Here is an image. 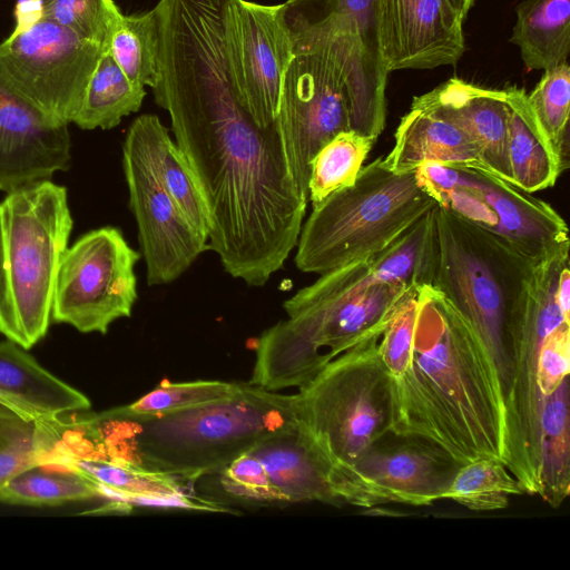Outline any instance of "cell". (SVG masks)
Segmentation results:
<instances>
[{"label": "cell", "instance_id": "6da1fadb", "mask_svg": "<svg viewBox=\"0 0 570 570\" xmlns=\"http://www.w3.org/2000/svg\"><path fill=\"white\" fill-rule=\"evenodd\" d=\"M391 429L426 442L460 466L480 459L504 464L501 386L474 330L435 287L417 286L407 370L391 377Z\"/></svg>", "mask_w": 570, "mask_h": 570}, {"label": "cell", "instance_id": "7a4b0ae2", "mask_svg": "<svg viewBox=\"0 0 570 570\" xmlns=\"http://www.w3.org/2000/svg\"><path fill=\"white\" fill-rule=\"evenodd\" d=\"M105 461L191 482L214 474L265 436L297 422L296 395L240 383L232 395L161 415L125 406L92 413Z\"/></svg>", "mask_w": 570, "mask_h": 570}, {"label": "cell", "instance_id": "3957f363", "mask_svg": "<svg viewBox=\"0 0 570 570\" xmlns=\"http://www.w3.org/2000/svg\"><path fill=\"white\" fill-rule=\"evenodd\" d=\"M413 285L387 281L374 255L321 274L284 302L287 320L258 338L249 383L273 392L299 389L335 356L382 335Z\"/></svg>", "mask_w": 570, "mask_h": 570}, {"label": "cell", "instance_id": "277c9868", "mask_svg": "<svg viewBox=\"0 0 570 570\" xmlns=\"http://www.w3.org/2000/svg\"><path fill=\"white\" fill-rule=\"evenodd\" d=\"M534 261L439 205L430 212L424 284L455 306L483 344L500 382L504 423L512 405L510 331Z\"/></svg>", "mask_w": 570, "mask_h": 570}, {"label": "cell", "instance_id": "5b68a950", "mask_svg": "<svg viewBox=\"0 0 570 570\" xmlns=\"http://www.w3.org/2000/svg\"><path fill=\"white\" fill-rule=\"evenodd\" d=\"M72 226L67 189L50 179L0 202V333L26 350L48 332Z\"/></svg>", "mask_w": 570, "mask_h": 570}, {"label": "cell", "instance_id": "8992f818", "mask_svg": "<svg viewBox=\"0 0 570 570\" xmlns=\"http://www.w3.org/2000/svg\"><path fill=\"white\" fill-rule=\"evenodd\" d=\"M435 205L416 169L395 173L379 157L353 185L313 205L296 245V267L323 274L375 255Z\"/></svg>", "mask_w": 570, "mask_h": 570}, {"label": "cell", "instance_id": "52a82bcc", "mask_svg": "<svg viewBox=\"0 0 570 570\" xmlns=\"http://www.w3.org/2000/svg\"><path fill=\"white\" fill-rule=\"evenodd\" d=\"M381 335L332 358L296 393L297 423L331 479L353 465L391 429V375Z\"/></svg>", "mask_w": 570, "mask_h": 570}, {"label": "cell", "instance_id": "ba28073f", "mask_svg": "<svg viewBox=\"0 0 570 570\" xmlns=\"http://www.w3.org/2000/svg\"><path fill=\"white\" fill-rule=\"evenodd\" d=\"M292 33L323 40L341 66L348 95L350 130L374 140L386 119V79L379 0H287Z\"/></svg>", "mask_w": 570, "mask_h": 570}, {"label": "cell", "instance_id": "9c48e42d", "mask_svg": "<svg viewBox=\"0 0 570 570\" xmlns=\"http://www.w3.org/2000/svg\"><path fill=\"white\" fill-rule=\"evenodd\" d=\"M107 51L41 17L16 24L0 43V78L43 115L68 125Z\"/></svg>", "mask_w": 570, "mask_h": 570}, {"label": "cell", "instance_id": "30bf717a", "mask_svg": "<svg viewBox=\"0 0 570 570\" xmlns=\"http://www.w3.org/2000/svg\"><path fill=\"white\" fill-rule=\"evenodd\" d=\"M292 36L293 57L276 120L292 175L308 198L315 154L334 136L350 130L348 95L343 70L327 43L308 35Z\"/></svg>", "mask_w": 570, "mask_h": 570}, {"label": "cell", "instance_id": "8fae6325", "mask_svg": "<svg viewBox=\"0 0 570 570\" xmlns=\"http://www.w3.org/2000/svg\"><path fill=\"white\" fill-rule=\"evenodd\" d=\"M139 258L140 253L116 227L83 234L61 258L51 321L81 333L106 334L115 321L130 317L138 298L135 265Z\"/></svg>", "mask_w": 570, "mask_h": 570}, {"label": "cell", "instance_id": "7c38bea8", "mask_svg": "<svg viewBox=\"0 0 570 570\" xmlns=\"http://www.w3.org/2000/svg\"><path fill=\"white\" fill-rule=\"evenodd\" d=\"M436 205L498 236L531 259L569 240L563 218L483 166L443 167L435 176Z\"/></svg>", "mask_w": 570, "mask_h": 570}, {"label": "cell", "instance_id": "4fadbf2b", "mask_svg": "<svg viewBox=\"0 0 570 570\" xmlns=\"http://www.w3.org/2000/svg\"><path fill=\"white\" fill-rule=\"evenodd\" d=\"M225 43L239 104L258 126L274 124L284 76L294 50L282 4L228 0Z\"/></svg>", "mask_w": 570, "mask_h": 570}, {"label": "cell", "instance_id": "5bb4252c", "mask_svg": "<svg viewBox=\"0 0 570 570\" xmlns=\"http://www.w3.org/2000/svg\"><path fill=\"white\" fill-rule=\"evenodd\" d=\"M370 448L331 479L342 504L372 508L399 503L431 505L442 500L460 465L440 449L410 438Z\"/></svg>", "mask_w": 570, "mask_h": 570}, {"label": "cell", "instance_id": "9a60e30c", "mask_svg": "<svg viewBox=\"0 0 570 570\" xmlns=\"http://www.w3.org/2000/svg\"><path fill=\"white\" fill-rule=\"evenodd\" d=\"M122 167L147 282L150 286L171 283L208 250L207 239L193 228L163 186L132 125L122 145Z\"/></svg>", "mask_w": 570, "mask_h": 570}, {"label": "cell", "instance_id": "2e32d148", "mask_svg": "<svg viewBox=\"0 0 570 570\" xmlns=\"http://www.w3.org/2000/svg\"><path fill=\"white\" fill-rule=\"evenodd\" d=\"M387 72L455 65L465 51L463 20L448 0H379Z\"/></svg>", "mask_w": 570, "mask_h": 570}, {"label": "cell", "instance_id": "e0dca14e", "mask_svg": "<svg viewBox=\"0 0 570 570\" xmlns=\"http://www.w3.org/2000/svg\"><path fill=\"white\" fill-rule=\"evenodd\" d=\"M70 163L68 125L43 115L0 78V190L50 179Z\"/></svg>", "mask_w": 570, "mask_h": 570}, {"label": "cell", "instance_id": "ac0fdd59", "mask_svg": "<svg viewBox=\"0 0 570 570\" xmlns=\"http://www.w3.org/2000/svg\"><path fill=\"white\" fill-rule=\"evenodd\" d=\"M455 125L476 147L487 169L513 184L508 155L509 109L504 90L488 89L451 78L413 98Z\"/></svg>", "mask_w": 570, "mask_h": 570}, {"label": "cell", "instance_id": "d6986e66", "mask_svg": "<svg viewBox=\"0 0 570 570\" xmlns=\"http://www.w3.org/2000/svg\"><path fill=\"white\" fill-rule=\"evenodd\" d=\"M0 406L38 421L88 411L89 399L11 340L0 342Z\"/></svg>", "mask_w": 570, "mask_h": 570}, {"label": "cell", "instance_id": "ffe728a7", "mask_svg": "<svg viewBox=\"0 0 570 570\" xmlns=\"http://www.w3.org/2000/svg\"><path fill=\"white\" fill-rule=\"evenodd\" d=\"M249 451L262 462L281 504L343 505L332 489L327 470L297 422L259 440Z\"/></svg>", "mask_w": 570, "mask_h": 570}, {"label": "cell", "instance_id": "44dd1931", "mask_svg": "<svg viewBox=\"0 0 570 570\" xmlns=\"http://www.w3.org/2000/svg\"><path fill=\"white\" fill-rule=\"evenodd\" d=\"M384 161L395 173L413 170L429 161L451 167H484L476 147L463 131L415 105L402 117L393 148Z\"/></svg>", "mask_w": 570, "mask_h": 570}, {"label": "cell", "instance_id": "7402d4cb", "mask_svg": "<svg viewBox=\"0 0 570 570\" xmlns=\"http://www.w3.org/2000/svg\"><path fill=\"white\" fill-rule=\"evenodd\" d=\"M509 109L508 155L513 185L529 194L554 185L564 170L549 138L538 122L525 91L503 89Z\"/></svg>", "mask_w": 570, "mask_h": 570}, {"label": "cell", "instance_id": "603a6c76", "mask_svg": "<svg viewBox=\"0 0 570 570\" xmlns=\"http://www.w3.org/2000/svg\"><path fill=\"white\" fill-rule=\"evenodd\" d=\"M131 125L138 131L163 186L193 228L207 239L209 216L203 195L168 129L153 114L137 117Z\"/></svg>", "mask_w": 570, "mask_h": 570}, {"label": "cell", "instance_id": "cb8c5ba5", "mask_svg": "<svg viewBox=\"0 0 570 570\" xmlns=\"http://www.w3.org/2000/svg\"><path fill=\"white\" fill-rule=\"evenodd\" d=\"M510 41L529 70H548L570 53V0H525L515 8Z\"/></svg>", "mask_w": 570, "mask_h": 570}, {"label": "cell", "instance_id": "d4e9b609", "mask_svg": "<svg viewBox=\"0 0 570 570\" xmlns=\"http://www.w3.org/2000/svg\"><path fill=\"white\" fill-rule=\"evenodd\" d=\"M144 87L134 85L109 51L100 58L72 120L81 129H111L140 109Z\"/></svg>", "mask_w": 570, "mask_h": 570}, {"label": "cell", "instance_id": "484cf974", "mask_svg": "<svg viewBox=\"0 0 570 570\" xmlns=\"http://www.w3.org/2000/svg\"><path fill=\"white\" fill-rule=\"evenodd\" d=\"M568 377L547 396L541 414V491L539 495L552 508H559L570 493Z\"/></svg>", "mask_w": 570, "mask_h": 570}, {"label": "cell", "instance_id": "4316f807", "mask_svg": "<svg viewBox=\"0 0 570 570\" xmlns=\"http://www.w3.org/2000/svg\"><path fill=\"white\" fill-rule=\"evenodd\" d=\"M35 426L37 465L69 470L76 461H105L92 413H66L35 421Z\"/></svg>", "mask_w": 570, "mask_h": 570}, {"label": "cell", "instance_id": "83f0119b", "mask_svg": "<svg viewBox=\"0 0 570 570\" xmlns=\"http://www.w3.org/2000/svg\"><path fill=\"white\" fill-rule=\"evenodd\" d=\"M110 56L136 86L159 81V26L155 8L150 11L121 16L109 43Z\"/></svg>", "mask_w": 570, "mask_h": 570}, {"label": "cell", "instance_id": "f1b7e54d", "mask_svg": "<svg viewBox=\"0 0 570 570\" xmlns=\"http://www.w3.org/2000/svg\"><path fill=\"white\" fill-rule=\"evenodd\" d=\"M102 498L99 484L71 470L36 465L0 490V502L20 505H59Z\"/></svg>", "mask_w": 570, "mask_h": 570}, {"label": "cell", "instance_id": "f546056e", "mask_svg": "<svg viewBox=\"0 0 570 570\" xmlns=\"http://www.w3.org/2000/svg\"><path fill=\"white\" fill-rule=\"evenodd\" d=\"M374 142L353 130L342 131L325 142L311 161L308 200L312 205L353 185Z\"/></svg>", "mask_w": 570, "mask_h": 570}, {"label": "cell", "instance_id": "4dcf8cb0", "mask_svg": "<svg viewBox=\"0 0 570 570\" xmlns=\"http://www.w3.org/2000/svg\"><path fill=\"white\" fill-rule=\"evenodd\" d=\"M524 494L507 466L494 459H480L456 471L443 499L476 511H497L509 505L510 497Z\"/></svg>", "mask_w": 570, "mask_h": 570}, {"label": "cell", "instance_id": "1f68e13d", "mask_svg": "<svg viewBox=\"0 0 570 570\" xmlns=\"http://www.w3.org/2000/svg\"><path fill=\"white\" fill-rule=\"evenodd\" d=\"M529 105L564 169L569 154L570 68L568 62L544 70L529 94Z\"/></svg>", "mask_w": 570, "mask_h": 570}, {"label": "cell", "instance_id": "d6a6232c", "mask_svg": "<svg viewBox=\"0 0 570 570\" xmlns=\"http://www.w3.org/2000/svg\"><path fill=\"white\" fill-rule=\"evenodd\" d=\"M42 17L77 36L109 49L122 16L114 0H38Z\"/></svg>", "mask_w": 570, "mask_h": 570}, {"label": "cell", "instance_id": "836d02e7", "mask_svg": "<svg viewBox=\"0 0 570 570\" xmlns=\"http://www.w3.org/2000/svg\"><path fill=\"white\" fill-rule=\"evenodd\" d=\"M240 383L191 381L163 383L125 409L135 415H161L214 402L234 394Z\"/></svg>", "mask_w": 570, "mask_h": 570}, {"label": "cell", "instance_id": "e575fe53", "mask_svg": "<svg viewBox=\"0 0 570 570\" xmlns=\"http://www.w3.org/2000/svg\"><path fill=\"white\" fill-rule=\"evenodd\" d=\"M225 498L254 505L281 504L262 462L249 451L214 473Z\"/></svg>", "mask_w": 570, "mask_h": 570}, {"label": "cell", "instance_id": "d590c367", "mask_svg": "<svg viewBox=\"0 0 570 570\" xmlns=\"http://www.w3.org/2000/svg\"><path fill=\"white\" fill-rule=\"evenodd\" d=\"M417 286L413 285L399 304L379 341V353L391 377L409 367L417 314Z\"/></svg>", "mask_w": 570, "mask_h": 570}, {"label": "cell", "instance_id": "8d00e7d4", "mask_svg": "<svg viewBox=\"0 0 570 570\" xmlns=\"http://www.w3.org/2000/svg\"><path fill=\"white\" fill-rule=\"evenodd\" d=\"M35 421L0 406V490L14 476L37 465Z\"/></svg>", "mask_w": 570, "mask_h": 570}, {"label": "cell", "instance_id": "74e56055", "mask_svg": "<svg viewBox=\"0 0 570 570\" xmlns=\"http://www.w3.org/2000/svg\"><path fill=\"white\" fill-rule=\"evenodd\" d=\"M570 370V324L562 323L541 343L538 355L537 383L542 396L552 394Z\"/></svg>", "mask_w": 570, "mask_h": 570}, {"label": "cell", "instance_id": "f35d334b", "mask_svg": "<svg viewBox=\"0 0 570 570\" xmlns=\"http://www.w3.org/2000/svg\"><path fill=\"white\" fill-rule=\"evenodd\" d=\"M557 298L566 321L570 322V271L567 264L559 276Z\"/></svg>", "mask_w": 570, "mask_h": 570}, {"label": "cell", "instance_id": "ab89813d", "mask_svg": "<svg viewBox=\"0 0 570 570\" xmlns=\"http://www.w3.org/2000/svg\"><path fill=\"white\" fill-rule=\"evenodd\" d=\"M459 17L464 21L475 0H448Z\"/></svg>", "mask_w": 570, "mask_h": 570}]
</instances>
